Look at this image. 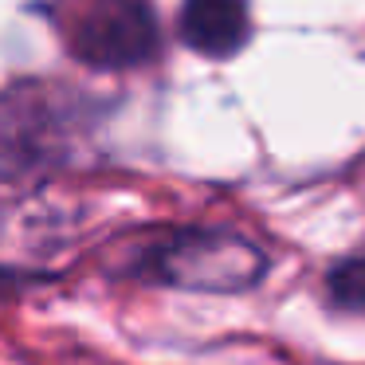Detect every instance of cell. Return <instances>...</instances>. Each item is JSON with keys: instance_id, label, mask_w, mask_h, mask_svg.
<instances>
[{"instance_id": "6da1fadb", "label": "cell", "mask_w": 365, "mask_h": 365, "mask_svg": "<svg viewBox=\"0 0 365 365\" xmlns=\"http://www.w3.org/2000/svg\"><path fill=\"white\" fill-rule=\"evenodd\" d=\"M267 259L236 232H185L153 255L158 279L189 291H244L263 275Z\"/></svg>"}, {"instance_id": "7a4b0ae2", "label": "cell", "mask_w": 365, "mask_h": 365, "mask_svg": "<svg viewBox=\"0 0 365 365\" xmlns=\"http://www.w3.org/2000/svg\"><path fill=\"white\" fill-rule=\"evenodd\" d=\"M158 48V24L145 0H87L71 24V51L91 67H138Z\"/></svg>"}, {"instance_id": "3957f363", "label": "cell", "mask_w": 365, "mask_h": 365, "mask_svg": "<svg viewBox=\"0 0 365 365\" xmlns=\"http://www.w3.org/2000/svg\"><path fill=\"white\" fill-rule=\"evenodd\" d=\"M181 36L205 56H232L247 40L244 0H185Z\"/></svg>"}, {"instance_id": "277c9868", "label": "cell", "mask_w": 365, "mask_h": 365, "mask_svg": "<svg viewBox=\"0 0 365 365\" xmlns=\"http://www.w3.org/2000/svg\"><path fill=\"white\" fill-rule=\"evenodd\" d=\"M330 291L338 294L341 302H349V307H365V259L341 263L330 279Z\"/></svg>"}]
</instances>
